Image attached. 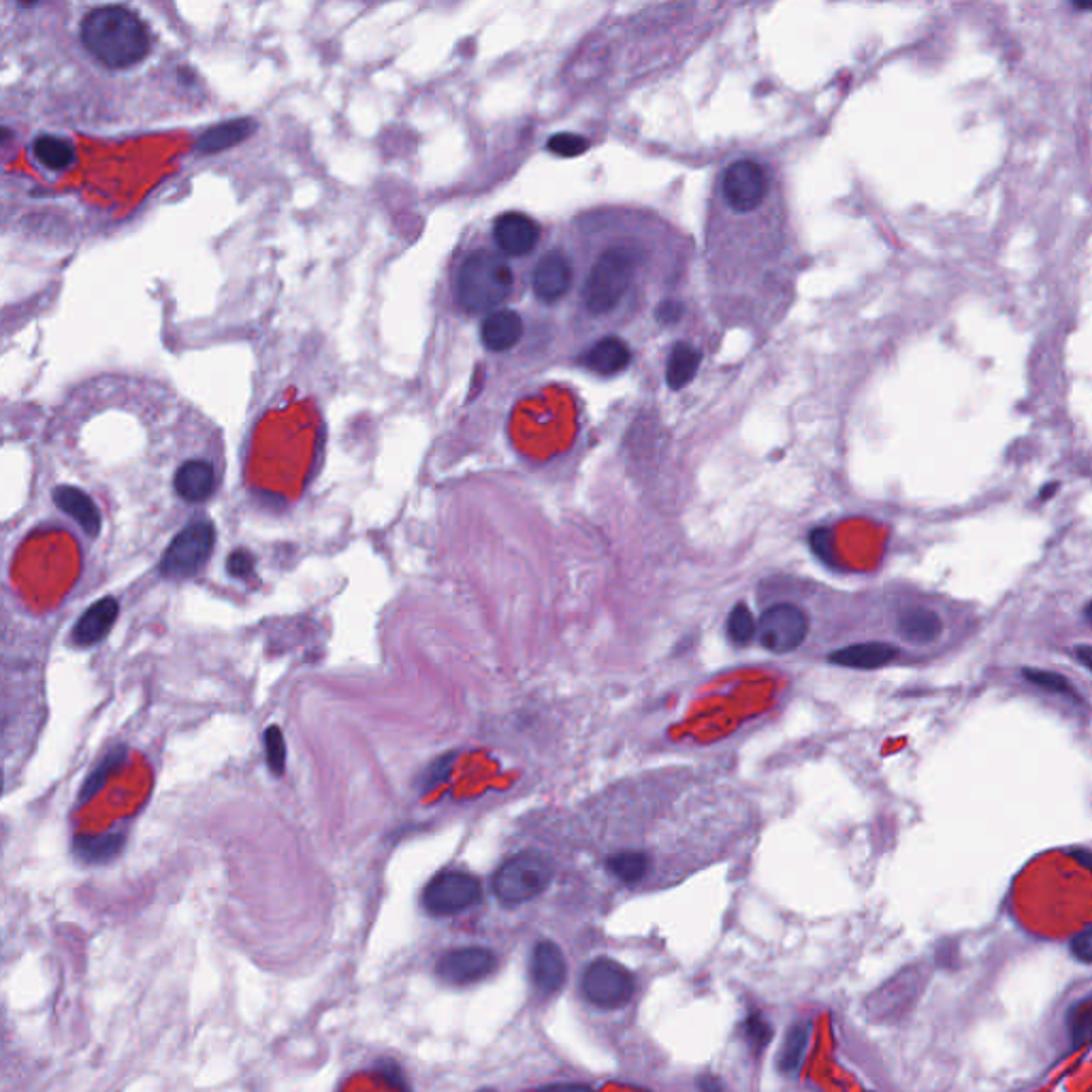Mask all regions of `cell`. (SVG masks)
Masks as SVG:
<instances>
[{
    "label": "cell",
    "mask_w": 1092,
    "mask_h": 1092,
    "mask_svg": "<svg viewBox=\"0 0 1092 1092\" xmlns=\"http://www.w3.org/2000/svg\"><path fill=\"white\" fill-rule=\"evenodd\" d=\"M643 259L639 244L619 240L591 261L580 288L582 309L591 320H608L622 312L641 280Z\"/></svg>",
    "instance_id": "obj_1"
},
{
    "label": "cell",
    "mask_w": 1092,
    "mask_h": 1092,
    "mask_svg": "<svg viewBox=\"0 0 1092 1092\" xmlns=\"http://www.w3.org/2000/svg\"><path fill=\"white\" fill-rule=\"evenodd\" d=\"M82 43L107 69H126L148 56L150 32L131 9L107 5L86 13Z\"/></svg>",
    "instance_id": "obj_2"
},
{
    "label": "cell",
    "mask_w": 1092,
    "mask_h": 1092,
    "mask_svg": "<svg viewBox=\"0 0 1092 1092\" xmlns=\"http://www.w3.org/2000/svg\"><path fill=\"white\" fill-rule=\"evenodd\" d=\"M513 290V267L491 250L469 252L454 276V297L469 314L496 312V307L511 299Z\"/></svg>",
    "instance_id": "obj_3"
},
{
    "label": "cell",
    "mask_w": 1092,
    "mask_h": 1092,
    "mask_svg": "<svg viewBox=\"0 0 1092 1092\" xmlns=\"http://www.w3.org/2000/svg\"><path fill=\"white\" fill-rule=\"evenodd\" d=\"M553 879V866L538 851H523L506 860L494 877V892L504 905L536 899Z\"/></svg>",
    "instance_id": "obj_4"
},
{
    "label": "cell",
    "mask_w": 1092,
    "mask_h": 1092,
    "mask_svg": "<svg viewBox=\"0 0 1092 1092\" xmlns=\"http://www.w3.org/2000/svg\"><path fill=\"white\" fill-rule=\"evenodd\" d=\"M216 544V527L208 519H196L181 530L160 561V574L165 578H186L201 570Z\"/></svg>",
    "instance_id": "obj_5"
},
{
    "label": "cell",
    "mask_w": 1092,
    "mask_h": 1092,
    "mask_svg": "<svg viewBox=\"0 0 1092 1092\" xmlns=\"http://www.w3.org/2000/svg\"><path fill=\"white\" fill-rule=\"evenodd\" d=\"M769 190V171L754 158H738L719 175V192L723 203L736 214L758 212L767 201Z\"/></svg>",
    "instance_id": "obj_6"
},
{
    "label": "cell",
    "mask_w": 1092,
    "mask_h": 1092,
    "mask_svg": "<svg viewBox=\"0 0 1092 1092\" xmlns=\"http://www.w3.org/2000/svg\"><path fill=\"white\" fill-rule=\"evenodd\" d=\"M636 981L632 973L610 958L593 960L582 975V994L595 1007L617 1009L630 1003Z\"/></svg>",
    "instance_id": "obj_7"
},
{
    "label": "cell",
    "mask_w": 1092,
    "mask_h": 1092,
    "mask_svg": "<svg viewBox=\"0 0 1092 1092\" xmlns=\"http://www.w3.org/2000/svg\"><path fill=\"white\" fill-rule=\"evenodd\" d=\"M483 897L481 881L463 870H444L435 875L425 892L423 905L431 916H454L474 907Z\"/></svg>",
    "instance_id": "obj_8"
},
{
    "label": "cell",
    "mask_w": 1092,
    "mask_h": 1092,
    "mask_svg": "<svg viewBox=\"0 0 1092 1092\" xmlns=\"http://www.w3.org/2000/svg\"><path fill=\"white\" fill-rule=\"evenodd\" d=\"M809 634L807 612L790 602H781L764 610L758 624L760 645L777 655H786L796 651L805 643Z\"/></svg>",
    "instance_id": "obj_9"
},
{
    "label": "cell",
    "mask_w": 1092,
    "mask_h": 1092,
    "mask_svg": "<svg viewBox=\"0 0 1092 1092\" xmlns=\"http://www.w3.org/2000/svg\"><path fill=\"white\" fill-rule=\"evenodd\" d=\"M498 967L496 954L487 948H457L440 956L435 973L446 984L467 986L485 979Z\"/></svg>",
    "instance_id": "obj_10"
},
{
    "label": "cell",
    "mask_w": 1092,
    "mask_h": 1092,
    "mask_svg": "<svg viewBox=\"0 0 1092 1092\" xmlns=\"http://www.w3.org/2000/svg\"><path fill=\"white\" fill-rule=\"evenodd\" d=\"M494 240L508 257H527L540 242V227L521 212H506L494 225Z\"/></svg>",
    "instance_id": "obj_11"
},
{
    "label": "cell",
    "mask_w": 1092,
    "mask_h": 1092,
    "mask_svg": "<svg viewBox=\"0 0 1092 1092\" xmlns=\"http://www.w3.org/2000/svg\"><path fill=\"white\" fill-rule=\"evenodd\" d=\"M532 286L542 303H555L566 297L572 286V265L566 254L559 250L546 252L534 267Z\"/></svg>",
    "instance_id": "obj_12"
},
{
    "label": "cell",
    "mask_w": 1092,
    "mask_h": 1092,
    "mask_svg": "<svg viewBox=\"0 0 1092 1092\" xmlns=\"http://www.w3.org/2000/svg\"><path fill=\"white\" fill-rule=\"evenodd\" d=\"M530 973L534 988L542 996H551L561 990L566 981V960L553 941H538L534 945Z\"/></svg>",
    "instance_id": "obj_13"
},
{
    "label": "cell",
    "mask_w": 1092,
    "mask_h": 1092,
    "mask_svg": "<svg viewBox=\"0 0 1092 1092\" xmlns=\"http://www.w3.org/2000/svg\"><path fill=\"white\" fill-rule=\"evenodd\" d=\"M120 606L114 597H101L99 602L90 606L73 628L71 641L78 647H93L101 643L109 630L114 628Z\"/></svg>",
    "instance_id": "obj_14"
},
{
    "label": "cell",
    "mask_w": 1092,
    "mask_h": 1092,
    "mask_svg": "<svg viewBox=\"0 0 1092 1092\" xmlns=\"http://www.w3.org/2000/svg\"><path fill=\"white\" fill-rule=\"evenodd\" d=\"M523 335V318L515 309H496V312L487 314L481 326V339L485 349L491 353H504L511 351L513 346Z\"/></svg>",
    "instance_id": "obj_15"
},
{
    "label": "cell",
    "mask_w": 1092,
    "mask_h": 1092,
    "mask_svg": "<svg viewBox=\"0 0 1092 1092\" xmlns=\"http://www.w3.org/2000/svg\"><path fill=\"white\" fill-rule=\"evenodd\" d=\"M632 361L630 346L619 337H604L595 342L578 359V363L585 370L599 374V376H615L622 374Z\"/></svg>",
    "instance_id": "obj_16"
},
{
    "label": "cell",
    "mask_w": 1092,
    "mask_h": 1092,
    "mask_svg": "<svg viewBox=\"0 0 1092 1092\" xmlns=\"http://www.w3.org/2000/svg\"><path fill=\"white\" fill-rule=\"evenodd\" d=\"M173 485L181 500L190 504L206 502L216 491V469L210 461L190 459L179 465Z\"/></svg>",
    "instance_id": "obj_17"
},
{
    "label": "cell",
    "mask_w": 1092,
    "mask_h": 1092,
    "mask_svg": "<svg viewBox=\"0 0 1092 1092\" xmlns=\"http://www.w3.org/2000/svg\"><path fill=\"white\" fill-rule=\"evenodd\" d=\"M53 502H56V506L60 508L64 515H69L71 519H76V523L82 527V530L88 536L97 538L101 534L103 519H101L99 508L93 502V498H90L88 494H84L82 489L62 485V487H58L56 491H53Z\"/></svg>",
    "instance_id": "obj_18"
},
{
    "label": "cell",
    "mask_w": 1092,
    "mask_h": 1092,
    "mask_svg": "<svg viewBox=\"0 0 1092 1092\" xmlns=\"http://www.w3.org/2000/svg\"><path fill=\"white\" fill-rule=\"evenodd\" d=\"M897 634L912 645H931L941 639V617L926 606H909L897 619Z\"/></svg>",
    "instance_id": "obj_19"
},
{
    "label": "cell",
    "mask_w": 1092,
    "mask_h": 1092,
    "mask_svg": "<svg viewBox=\"0 0 1092 1092\" xmlns=\"http://www.w3.org/2000/svg\"><path fill=\"white\" fill-rule=\"evenodd\" d=\"M899 655V649L888 643H860L851 645L845 649H839L830 653V662L836 666L858 668V670H875L890 662H895Z\"/></svg>",
    "instance_id": "obj_20"
},
{
    "label": "cell",
    "mask_w": 1092,
    "mask_h": 1092,
    "mask_svg": "<svg viewBox=\"0 0 1092 1092\" xmlns=\"http://www.w3.org/2000/svg\"><path fill=\"white\" fill-rule=\"evenodd\" d=\"M702 363V351L698 346L689 342L675 344V349L670 351L668 363H666V382L672 391L685 389L694 376L698 374V368Z\"/></svg>",
    "instance_id": "obj_21"
},
{
    "label": "cell",
    "mask_w": 1092,
    "mask_h": 1092,
    "mask_svg": "<svg viewBox=\"0 0 1092 1092\" xmlns=\"http://www.w3.org/2000/svg\"><path fill=\"white\" fill-rule=\"evenodd\" d=\"M124 847V834L120 832H107V834H80L73 841V851L80 860L88 864H99L116 858V855Z\"/></svg>",
    "instance_id": "obj_22"
},
{
    "label": "cell",
    "mask_w": 1092,
    "mask_h": 1092,
    "mask_svg": "<svg viewBox=\"0 0 1092 1092\" xmlns=\"http://www.w3.org/2000/svg\"><path fill=\"white\" fill-rule=\"evenodd\" d=\"M649 866V855L641 849H622L606 858V870L626 885L641 883L647 877Z\"/></svg>",
    "instance_id": "obj_23"
},
{
    "label": "cell",
    "mask_w": 1092,
    "mask_h": 1092,
    "mask_svg": "<svg viewBox=\"0 0 1092 1092\" xmlns=\"http://www.w3.org/2000/svg\"><path fill=\"white\" fill-rule=\"evenodd\" d=\"M1065 1025L1069 1042L1076 1050L1092 1042V992L1069 1007Z\"/></svg>",
    "instance_id": "obj_24"
},
{
    "label": "cell",
    "mask_w": 1092,
    "mask_h": 1092,
    "mask_svg": "<svg viewBox=\"0 0 1092 1092\" xmlns=\"http://www.w3.org/2000/svg\"><path fill=\"white\" fill-rule=\"evenodd\" d=\"M254 131V122L250 120H235L229 124L214 126L201 139H198V150L201 152H218L225 150L229 145L242 141Z\"/></svg>",
    "instance_id": "obj_25"
},
{
    "label": "cell",
    "mask_w": 1092,
    "mask_h": 1092,
    "mask_svg": "<svg viewBox=\"0 0 1092 1092\" xmlns=\"http://www.w3.org/2000/svg\"><path fill=\"white\" fill-rule=\"evenodd\" d=\"M807 1044H809V1027L807 1025H794L786 1040H784V1048H781V1054H779V1071L781 1073H794L800 1063H803L805 1059V1052H807Z\"/></svg>",
    "instance_id": "obj_26"
},
{
    "label": "cell",
    "mask_w": 1092,
    "mask_h": 1092,
    "mask_svg": "<svg viewBox=\"0 0 1092 1092\" xmlns=\"http://www.w3.org/2000/svg\"><path fill=\"white\" fill-rule=\"evenodd\" d=\"M124 760H126V749H124V747L112 749V752H109V754L101 760L99 767H97L93 773H90V777L86 779V784H84V788H82V794H80L82 803H86V800H90L93 796H97V794L103 790V786L107 784V779L112 777V775L122 767V762H124Z\"/></svg>",
    "instance_id": "obj_27"
},
{
    "label": "cell",
    "mask_w": 1092,
    "mask_h": 1092,
    "mask_svg": "<svg viewBox=\"0 0 1092 1092\" xmlns=\"http://www.w3.org/2000/svg\"><path fill=\"white\" fill-rule=\"evenodd\" d=\"M34 154L45 167L53 171H62L73 162V148L58 137H39L34 141Z\"/></svg>",
    "instance_id": "obj_28"
},
{
    "label": "cell",
    "mask_w": 1092,
    "mask_h": 1092,
    "mask_svg": "<svg viewBox=\"0 0 1092 1092\" xmlns=\"http://www.w3.org/2000/svg\"><path fill=\"white\" fill-rule=\"evenodd\" d=\"M1022 677L1037 685L1042 687L1046 691H1050V694H1059V696H1065L1069 700H1080V694L1078 689L1071 685L1069 679H1065L1063 675H1059V672H1052V670H1042V668H1025L1022 670Z\"/></svg>",
    "instance_id": "obj_29"
},
{
    "label": "cell",
    "mask_w": 1092,
    "mask_h": 1092,
    "mask_svg": "<svg viewBox=\"0 0 1092 1092\" xmlns=\"http://www.w3.org/2000/svg\"><path fill=\"white\" fill-rule=\"evenodd\" d=\"M758 634V624L749 610V606L736 604L732 612L727 615V636L734 645H749L754 636Z\"/></svg>",
    "instance_id": "obj_30"
},
{
    "label": "cell",
    "mask_w": 1092,
    "mask_h": 1092,
    "mask_svg": "<svg viewBox=\"0 0 1092 1092\" xmlns=\"http://www.w3.org/2000/svg\"><path fill=\"white\" fill-rule=\"evenodd\" d=\"M740 1031H742L744 1042H747L749 1050L756 1054V1057L767 1050L769 1044L773 1042V1027L762 1013H752L744 1017Z\"/></svg>",
    "instance_id": "obj_31"
},
{
    "label": "cell",
    "mask_w": 1092,
    "mask_h": 1092,
    "mask_svg": "<svg viewBox=\"0 0 1092 1092\" xmlns=\"http://www.w3.org/2000/svg\"><path fill=\"white\" fill-rule=\"evenodd\" d=\"M265 756L267 767L273 775H284L286 769V742L278 725H269L265 732Z\"/></svg>",
    "instance_id": "obj_32"
},
{
    "label": "cell",
    "mask_w": 1092,
    "mask_h": 1092,
    "mask_svg": "<svg viewBox=\"0 0 1092 1092\" xmlns=\"http://www.w3.org/2000/svg\"><path fill=\"white\" fill-rule=\"evenodd\" d=\"M546 148L555 152L557 156H578L589 148V141L580 135L561 133V135H553L549 143H546Z\"/></svg>",
    "instance_id": "obj_33"
},
{
    "label": "cell",
    "mask_w": 1092,
    "mask_h": 1092,
    "mask_svg": "<svg viewBox=\"0 0 1092 1092\" xmlns=\"http://www.w3.org/2000/svg\"><path fill=\"white\" fill-rule=\"evenodd\" d=\"M227 570L233 578H250L254 574V557L246 549L233 551L227 559Z\"/></svg>",
    "instance_id": "obj_34"
},
{
    "label": "cell",
    "mask_w": 1092,
    "mask_h": 1092,
    "mask_svg": "<svg viewBox=\"0 0 1092 1092\" xmlns=\"http://www.w3.org/2000/svg\"><path fill=\"white\" fill-rule=\"evenodd\" d=\"M450 767H452V756H446V758H440L435 760L431 767L425 771V775L421 777V790L427 792L431 788H435L440 784V781H444L450 773Z\"/></svg>",
    "instance_id": "obj_35"
},
{
    "label": "cell",
    "mask_w": 1092,
    "mask_h": 1092,
    "mask_svg": "<svg viewBox=\"0 0 1092 1092\" xmlns=\"http://www.w3.org/2000/svg\"><path fill=\"white\" fill-rule=\"evenodd\" d=\"M685 314V305L677 299H664L658 309H655V318H658L660 324L664 326H670V324H677Z\"/></svg>",
    "instance_id": "obj_36"
},
{
    "label": "cell",
    "mask_w": 1092,
    "mask_h": 1092,
    "mask_svg": "<svg viewBox=\"0 0 1092 1092\" xmlns=\"http://www.w3.org/2000/svg\"><path fill=\"white\" fill-rule=\"evenodd\" d=\"M1071 954L1084 964H1092V926L1084 928L1080 935L1071 939Z\"/></svg>",
    "instance_id": "obj_37"
},
{
    "label": "cell",
    "mask_w": 1092,
    "mask_h": 1092,
    "mask_svg": "<svg viewBox=\"0 0 1092 1092\" xmlns=\"http://www.w3.org/2000/svg\"><path fill=\"white\" fill-rule=\"evenodd\" d=\"M809 544L811 549L822 557L824 561H832V555H830V534L828 530H815L811 536H809Z\"/></svg>",
    "instance_id": "obj_38"
},
{
    "label": "cell",
    "mask_w": 1092,
    "mask_h": 1092,
    "mask_svg": "<svg viewBox=\"0 0 1092 1092\" xmlns=\"http://www.w3.org/2000/svg\"><path fill=\"white\" fill-rule=\"evenodd\" d=\"M698 1088L700 1092H723V1084L717 1076H713V1073H704V1076L698 1078Z\"/></svg>",
    "instance_id": "obj_39"
},
{
    "label": "cell",
    "mask_w": 1092,
    "mask_h": 1092,
    "mask_svg": "<svg viewBox=\"0 0 1092 1092\" xmlns=\"http://www.w3.org/2000/svg\"><path fill=\"white\" fill-rule=\"evenodd\" d=\"M538 1092H593V1090L582 1084H551V1086L540 1088Z\"/></svg>",
    "instance_id": "obj_40"
},
{
    "label": "cell",
    "mask_w": 1092,
    "mask_h": 1092,
    "mask_svg": "<svg viewBox=\"0 0 1092 1092\" xmlns=\"http://www.w3.org/2000/svg\"><path fill=\"white\" fill-rule=\"evenodd\" d=\"M1073 655H1076V660L1088 668L1092 672V645H1078L1076 649H1073Z\"/></svg>",
    "instance_id": "obj_41"
},
{
    "label": "cell",
    "mask_w": 1092,
    "mask_h": 1092,
    "mask_svg": "<svg viewBox=\"0 0 1092 1092\" xmlns=\"http://www.w3.org/2000/svg\"><path fill=\"white\" fill-rule=\"evenodd\" d=\"M1073 858H1076V862H1080L1084 868H1088L1092 872V851L1088 849H1073L1071 851Z\"/></svg>",
    "instance_id": "obj_42"
},
{
    "label": "cell",
    "mask_w": 1092,
    "mask_h": 1092,
    "mask_svg": "<svg viewBox=\"0 0 1092 1092\" xmlns=\"http://www.w3.org/2000/svg\"><path fill=\"white\" fill-rule=\"evenodd\" d=\"M1057 489H1059V485H1048V487L1042 491V498H1044V500L1052 498L1054 494H1057Z\"/></svg>",
    "instance_id": "obj_43"
},
{
    "label": "cell",
    "mask_w": 1092,
    "mask_h": 1092,
    "mask_svg": "<svg viewBox=\"0 0 1092 1092\" xmlns=\"http://www.w3.org/2000/svg\"><path fill=\"white\" fill-rule=\"evenodd\" d=\"M1084 619L1092 626V599H1090V602H1088L1086 608H1084Z\"/></svg>",
    "instance_id": "obj_44"
},
{
    "label": "cell",
    "mask_w": 1092,
    "mask_h": 1092,
    "mask_svg": "<svg viewBox=\"0 0 1092 1092\" xmlns=\"http://www.w3.org/2000/svg\"><path fill=\"white\" fill-rule=\"evenodd\" d=\"M483 1092H491V1090H483Z\"/></svg>",
    "instance_id": "obj_45"
}]
</instances>
